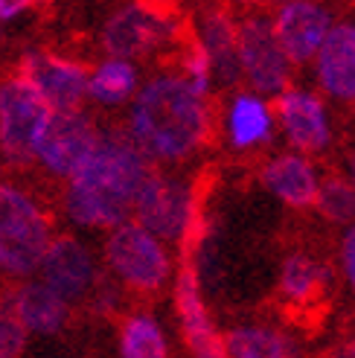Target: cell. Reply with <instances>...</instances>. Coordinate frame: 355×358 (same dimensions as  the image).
Here are the masks:
<instances>
[{"label": "cell", "instance_id": "cell-18", "mask_svg": "<svg viewBox=\"0 0 355 358\" xmlns=\"http://www.w3.org/2000/svg\"><path fill=\"white\" fill-rule=\"evenodd\" d=\"M274 111L265 96L254 91H239L230 96L224 111V134L236 152H251L268 146L274 137Z\"/></svg>", "mask_w": 355, "mask_h": 358}, {"label": "cell", "instance_id": "cell-10", "mask_svg": "<svg viewBox=\"0 0 355 358\" xmlns=\"http://www.w3.org/2000/svg\"><path fill=\"white\" fill-rule=\"evenodd\" d=\"M99 137L102 131L85 111L52 114L38 143V152H35V160L50 175L70 178L87 160V155L96 149Z\"/></svg>", "mask_w": 355, "mask_h": 358}, {"label": "cell", "instance_id": "cell-28", "mask_svg": "<svg viewBox=\"0 0 355 358\" xmlns=\"http://www.w3.org/2000/svg\"><path fill=\"white\" fill-rule=\"evenodd\" d=\"M347 166H349V178H347V181H349V187L355 189V149L349 152V164H347Z\"/></svg>", "mask_w": 355, "mask_h": 358}, {"label": "cell", "instance_id": "cell-6", "mask_svg": "<svg viewBox=\"0 0 355 358\" xmlns=\"http://www.w3.org/2000/svg\"><path fill=\"white\" fill-rule=\"evenodd\" d=\"M131 216L154 239L184 242L192 234V219H195L192 187L184 178L152 169V175L146 178V184L134 201Z\"/></svg>", "mask_w": 355, "mask_h": 358}, {"label": "cell", "instance_id": "cell-27", "mask_svg": "<svg viewBox=\"0 0 355 358\" xmlns=\"http://www.w3.org/2000/svg\"><path fill=\"white\" fill-rule=\"evenodd\" d=\"M29 9L27 0H0V24H9Z\"/></svg>", "mask_w": 355, "mask_h": 358}, {"label": "cell", "instance_id": "cell-7", "mask_svg": "<svg viewBox=\"0 0 355 358\" xmlns=\"http://www.w3.org/2000/svg\"><path fill=\"white\" fill-rule=\"evenodd\" d=\"M50 117L52 111L21 76L6 79L0 85V155L12 164L35 160Z\"/></svg>", "mask_w": 355, "mask_h": 358}, {"label": "cell", "instance_id": "cell-8", "mask_svg": "<svg viewBox=\"0 0 355 358\" xmlns=\"http://www.w3.org/2000/svg\"><path fill=\"white\" fill-rule=\"evenodd\" d=\"M181 35L175 17L164 9H152L143 3H129L117 9L102 27V47L111 59L131 62L137 56L157 50L161 44Z\"/></svg>", "mask_w": 355, "mask_h": 358}, {"label": "cell", "instance_id": "cell-2", "mask_svg": "<svg viewBox=\"0 0 355 358\" xmlns=\"http://www.w3.org/2000/svg\"><path fill=\"white\" fill-rule=\"evenodd\" d=\"M152 164L140 155L134 143L119 131H102L96 149L85 164L67 178L64 213L67 219L96 230L129 222L134 201L152 175Z\"/></svg>", "mask_w": 355, "mask_h": 358}, {"label": "cell", "instance_id": "cell-13", "mask_svg": "<svg viewBox=\"0 0 355 358\" xmlns=\"http://www.w3.org/2000/svg\"><path fill=\"white\" fill-rule=\"evenodd\" d=\"M277 44L286 52V59L297 64L314 62L317 50L324 47L326 35L335 27V15L329 6L312 3V0H289V3L277 6L271 15Z\"/></svg>", "mask_w": 355, "mask_h": 358}, {"label": "cell", "instance_id": "cell-12", "mask_svg": "<svg viewBox=\"0 0 355 358\" xmlns=\"http://www.w3.org/2000/svg\"><path fill=\"white\" fill-rule=\"evenodd\" d=\"M274 122L282 129L286 140L297 149V155H317L332 143V122L326 114V102L306 87H289L274 105Z\"/></svg>", "mask_w": 355, "mask_h": 358}, {"label": "cell", "instance_id": "cell-19", "mask_svg": "<svg viewBox=\"0 0 355 358\" xmlns=\"http://www.w3.org/2000/svg\"><path fill=\"white\" fill-rule=\"evenodd\" d=\"M332 285V271L324 259L306 250H294L280 265V297L294 309H312Z\"/></svg>", "mask_w": 355, "mask_h": 358}, {"label": "cell", "instance_id": "cell-30", "mask_svg": "<svg viewBox=\"0 0 355 358\" xmlns=\"http://www.w3.org/2000/svg\"><path fill=\"white\" fill-rule=\"evenodd\" d=\"M349 352H352V358H355V347H352V350H349Z\"/></svg>", "mask_w": 355, "mask_h": 358}, {"label": "cell", "instance_id": "cell-1", "mask_svg": "<svg viewBox=\"0 0 355 358\" xmlns=\"http://www.w3.org/2000/svg\"><path fill=\"white\" fill-rule=\"evenodd\" d=\"M210 131V102L192 94V87L175 70L152 76L134 94L126 137L149 164H184L204 149Z\"/></svg>", "mask_w": 355, "mask_h": 358}, {"label": "cell", "instance_id": "cell-26", "mask_svg": "<svg viewBox=\"0 0 355 358\" xmlns=\"http://www.w3.org/2000/svg\"><path fill=\"white\" fill-rule=\"evenodd\" d=\"M341 268H344L347 282L355 292V222L344 230V236H341Z\"/></svg>", "mask_w": 355, "mask_h": 358}, {"label": "cell", "instance_id": "cell-29", "mask_svg": "<svg viewBox=\"0 0 355 358\" xmlns=\"http://www.w3.org/2000/svg\"><path fill=\"white\" fill-rule=\"evenodd\" d=\"M332 358H352V352H349V350H347V352H344V350H341V352H335V355H332Z\"/></svg>", "mask_w": 355, "mask_h": 358}, {"label": "cell", "instance_id": "cell-20", "mask_svg": "<svg viewBox=\"0 0 355 358\" xmlns=\"http://www.w3.org/2000/svg\"><path fill=\"white\" fill-rule=\"evenodd\" d=\"M222 347L227 358H297V347L291 338L265 324H242L233 327L224 338Z\"/></svg>", "mask_w": 355, "mask_h": 358}, {"label": "cell", "instance_id": "cell-25", "mask_svg": "<svg viewBox=\"0 0 355 358\" xmlns=\"http://www.w3.org/2000/svg\"><path fill=\"white\" fill-rule=\"evenodd\" d=\"M187 347L192 350L195 358H227V355H224V347H222V338L216 335V329L189 338Z\"/></svg>", "mask_w": 355, "mask_h": 358}, {"label": "cell", "instance_id": "cell-23", "mask_svg": "<svg viewBox=\"0 0 355 358\" xmlns=\"http://www.w3.org/2000/svg\"><path fill=\"white\" fill-rule=\"evenodd\" d=\"M314 207L321 210V216L335 222V224H352L355 222V189L349 187L347 178L341 175H329L317 187V199Z\"/></svg>", "mask_w": 355, "mask_h": 358}, {"label": "cell", "instance_id": "cell-3", "mask_svg": "<svg viewBox=\"0 0 355 358\" xmlns=\"http://www.w3.org/2000/svg\"><path fill=\"white\" fill-rule=\"evenodd\" d=\"M52 242V219L35 195L15 184H0V271L29 277Z\"/></svg>", "mask_w": 355, "mask_h": 358}, {"label": "cell", "instance_id": "cell-14", "mask_svg": "<svg viewBox=\"0 0 355 358\" xmlns=\"http://www.w3.org/2000/svg\"><path fill=\"white\" fill-rule=\"evenodd\" d=\"M192 35L210 62L212 87H230L242 79L239 50H236V17L227 9L222 6L201 9Z\"/></svg>", "mask_w": 355, "mask_h": 358}, {"label": "cell", "instance_id": "cell-4", "mask_svg": "<svg viewBox=\"0 0 355 358\" xmlns=\"http://www.w3.org/2000/svg\"><path fill=\"white\" fill-rule=\"evenodd\" d=\"M105 262L111 274L137 292H157L169 280L172 259L161 239H154L149 230L137 222L117 224L105 239Z\"/></svg>", "mask_w": 355, "mask_h": 358}, {"label": "cell", "instance_id": "cell-21", "mask_svg": "<svg viewBox=\"0 0 355 358\" xmlns=\"http://www.w3.org/2000/svg\"><path fill=\"white\" fill-rule=\"evenodd\" d=\"M137 94V67L122 59H105L87 73V96L99 105H122Z\"/></svg>", "mask_w": 355, "mask_h": 358}, {"label": "cell", "instance_id": "cell-16", "mask_svg": "<svg viewBox=\"0 0 355 358\" xmlns=\"http://www.w3.org/2000/svg\"><path fill=\"white\" fill-rule=\"evenodd\" d=\"M6 312L24 327V332L35 335H56L70 320V306L41 280H27L17 285L6 300Z\"/></svg>", "mask_w": 355, "mask_h": 358}, {"label": "cell", "instance_id": "cell-24", "mask_svg": "<svg viewBox=\"0 0 355 358\" xmlns=\"http://www.w3.org/2000/svg\"><path fill=\"white\" fill-rule=\"evenodd\" d=\"M24 347H27L24 327L6 309H0V358H21Z\"/></svg>", "mask_w": 355, "mask_h": 358}, {"label": "cell", "instance_id": "cell-11", "mask_svg": "<svg viewBox=\"0 0 355 358\" xmlns=\"http://www.w3.org/2000/svg\"><path fill=\"white\" fill-rule=\"evenodd\" d=\"M38 280L50 292H56L67 306L70 303H82L96 285V259L91 248L79 242L76 236H52L47 254L38 265Z\"/></svg>", "mask_w": 355, "mask_h": 358}, {"label": "cell", "instance_id": "cell-22", "mask_svg": "<svg viewBox=\"0 0 355 358\" xmlns=\"http://www.w3.org/2000/svg\"><path fill=\"white\" fill-rule=\"evenodd\" d=\"M119 358H169L164 327L149 312H134L119 327Z\"/></svg>", "mask_w": 355, "mask_h": 358}, {"label": "cell", "instance_id": "cell-5", "mask_svg": "<svg viewBox=\"0 0 355 358\" xmlns=\"http://www.w3.org/2000/svg\"><path fill=\"white\" fill-rule=\"evenodd\" d=\"M236 50L242 79L254 87L259 96H280L291 87L294 64L286 59V52L277 44L271 15L247 12L236 21Z\"/></svg>", "mask_w": 355, "mask_h": 358}, {"label": "cell", "instance_id": "cell-9", "mask_svg": "<svg viewBox=\"0 0 355 358\" xmlns=\"http://www.w3.org/2000/svg\"><path fill=\"white\" fill-rule=\"evenodd\" d=\"M17 76L38 94L52 114L82 111V102L87 99V70L79 62L56 56V52H27Z\"/></svg>", "mask_w": 355, "mask_h": 358}, {"label": "cell", "instance_id": "cell-15", "mask_svg": "<svg viewBox=\"0 0 355 358\" xmlns=\"http://www.w3.org/2000/svg\"><path fill=\"white\" fill-rule=\"evenodd\" d=\"M317 87L338 99L355 102V21H338L314 56Z\"/></svg>", "mask_w": 355, "mask_h": 358}, {"label": "cell", "instance_id": "cell-17", "mask_svg": "<svg viewBox=\"0 0 355 358\" xmlns=\"http://www.w3.org/2000/svg\"><path fill=\"white\" fill-rule=\"evenodd\" d=\"M262 184L282 204H289L294 210H306V207H314L321 178H317V169L309 157L297 152H282V155H274L262 166Z\"/></svg>", "mask_w": 355, "mask_h": 358}]
</instances>
